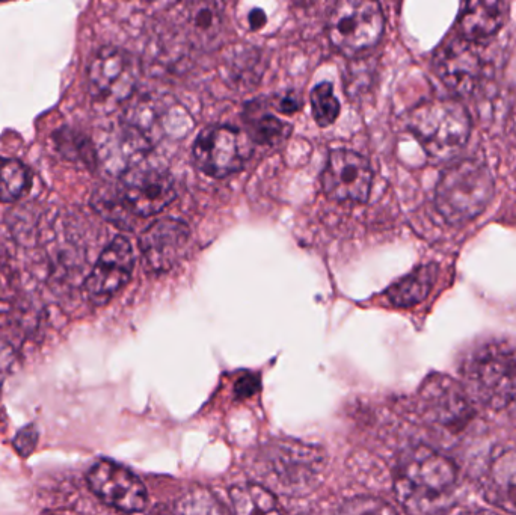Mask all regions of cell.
<instances>
[{
	"label": "cell",
	"mask_w": 516,
	"mask_h": 515,
	"mask_svg": "<svg viewBox=\"0 0 516 515\" xmlns=\"http://www.w3.org/2000/svg\"><path fill=\"white\" fill-rule=\"evenodd\" d=\"M189 241V229L177 219H160L141 236L145 262L153 271H168L182 259Z\"/></svg>",
	"instance_id": "obj_14"
},
{
	"label": "cell",
	"mask_w": 516,
	"mask_h": 515,
	"mask_svg": "<svg viewBox=\"0 0 516 515\" xmlns=\"http://www.w3.org/2000/svg\"><path fill=\"white\" fill-rule=\"evenodd\" d=\"M251 153L252 145L248 136L227 126L204 130L194 145L195 164L207 176L216 179L242 170Z\"/></svg>",
	"instance_id": "obj_7"
},
{
	"label": "cell",
	"mask_w": 516,
	"mask_h": 515,
	"mask_svg": "<svg viewBox=\"0 0 516 515\" xmlns=\"http://www.w3.org/2000/svg\"><path fill=\"white\" fill-rule=\"evenodd\" d=\"M174 198V180L162 168L138 162L120 176L118 200L132 215H156Z\"/></svg>",
	"instance_id": "obj_6"
},
{
	"label": "cell",
	"mask_w": 516,
	"mask_h": 515,
	"mask_svg": "<svg viewBox=\"0 0 516 515\" xmlns=\"http://www.w3.org/2000/svg\"><path fill=\"white\" fill-rule=\"evenodd\" d=\"M341 515H397V512L384 500L376 497H357L346 503L341 509Z\"/></svg>",
	"instance_id": "obj_25"
},
{
	"label": "cell",
	"mask_w": 516,
	"mask_h": 515,
	"mask_svg": "<svg viewBox=\"0 0 516 515\" xmlns=\"http://www.w3.org/2000/svg\"><path fill=\"white\" fill-rule=\"evenodd\" d=\"M251 126V136L254 141L260 144H275V142L283 141L289 135V126L272 117V115H260V117L251 118L249 121Z\"/></svg>",
	"instance_id": "obj_24"
},
{
	"label": "cell",
	"mask_w": 516,
	"mask_h": 515,
	"mask_svg": "<svg viewBox=\"0 0 516 515\" xmlns=\"http://www.w3.org/2000/svg\"><path fill=\"white\" fill-rule=\"evenodd\" d=\"M485 494L492 505L516 515V452L498 455L485 479Z\"/></svg>",
	"instance_id": "obj_18"
},
{
	"label": "cell",
	"mask_w": 516,
	"mask_h": 515,
	"mask_svg": "<svg viewBox=\"0 0 516 515\" xmlns=\"http://www.w3.org/2000/svg\"><path fill=\"white\" fill-rule=\"evenodd\" d=\"M11 364H13V351L10 346L0 342V384L10 372Z\"/></svg>",
	"instance_id": "obj_26"
},
{
	"label": "cell",
	"mask_w": 516,
	"mask_h": 515,
	"mask_svg": "<svg viewBox=\"0 0 516 515\" xmlns=\"http://www.w3.org/2000/svg\"><path fill=\"white\" fill-rule=\"evenodd\" d=\"M174 509L179 515H228L221 502L206 490L191 491Z\"/></svg>",
	"instance_id": "obj_23"
},
{
	"label": "cell",
	"mask_w": 516,
	"mask_h": 515,
	"mask_svg": "<svg viewBox=\"0 0 516 515\" xmlns=\"http://www.w3.org/2000/svg\"><path fill=\"white\" fill-rule=\"evenodd\" d=\"M268 475L287 493L305 491L320 473L319 452L299 443H278L266 454Z\"/></svg>",
	"instance_id": "obj_11"
},
{
	"label": "cell",
	"mask_w": 516,
	"mask_h": 515,
	"mask_svg": "<svg viewBox=\"0 0 516 515\" xmlns=\"http://www.w3.org/2000/svg\"><path fill=\"white\" fill-rule=\"evenodd\" d=\"M31 179L22 162L16 159L0 158V201L13 203L26 194Z\"/></svg>",
	"instance_id": "obj_21"
},
{
	"label": "cell",
	"mask_w": 516,
	"mask_h": 515,
	"mask_svg": "<svg viewBox=\"0 0 516 515\" xmlns=\"http://www.w3.org/2000/svg\"><path fill=\"white\" fill-rule=\"evenodd\" d=\"M435 70L450 90L464 96L476 90L482 62L474 43L462 37L453 38L438 49Z\"/></svg>",
	"instance_id": "obj_13"
},
{
	"label": "cell",
	"mask_w": 516,
	"mask_h": 515,
	"mask_svg": "<svg viewBox=\"0 0 516 515\" xmlns=\"http://www.w3.org/2000/svg\"><path fill=\"white\" fill-rule=\"evenodd\" d=\"M150 515H179L177 514L176 509H169L166 506H157L156 509L151 511Z\"/></svg>",
	"instance_id": "obj_29"
},
{
	"label": "cell",
	"mask_w": 516,
	"mask_h": 515,
	"mask_svg": "<svg viewBox=\"0 0 516 515\" xmlns=\"http://www.w3.org/2000/svg\"><path fill=\"white\" fill-rule=\"evenodd\" d=\"M298 109V97L286 96L278 99V111L284 112V114H292V112L298 111Z\"/></svg>",
	"instance_id": "obj_27"
},
{
	"label": "cell",
	"mask_w": 516,
	"mask_h": 515,
	"mask_svg": "<svg viewBox=\"0 0 516 515\" xmlns=\"http://www.w3.org/2000/svg\"><path fill=\"white\" fill-rule=\"evenodd\" d=\"M507 5L494 0H477L464 5L459 17V34L470 43H479L500 31L506 22Z\"/></svg>",
	"instance_id": "obj_16"
},
{
	"label": "cell",
	"mask_w": 516,
	"mask_h": 515,
	"mask_svg": "<svg viewBox=\"0 0 516 515\" xmlns=\"http://www.w3.org/2000/svg\"><path fill=\"white\" fill-rule=\"evenodd\" d=\"M138 75V61L129 52L105 47L91 61L88 85L97 102L117 105L132 96Z\"/></svg>",
	"instance_id": "obj_8"
},
{
	"label": "cell",
	"mask_w": 516,
	"mask_h": 515,
	"mask_svg": "<svg viewBox=\"0 0 516 515\" xmlns=\"http://www.w3.org/2000/svg\"><path fill=\"white\" fill-rule=\"evenodd\" d=\"M456 476L455 464L449 458L418 446L400 458L396 494L409 511H430L452 493Z\"/></svg>",
	"instance_id": "obj_1"
},
{
	"label": "cell",
	"mask_w": 516,
	"mask_h": 515,
	"mask_svg": "<svg viewBox=\"0 0 516 515\" xmlns=\"http://www.w3.org/2000/svg\"><path fill=\"white\" fill-rule=\"evenodd\" d=\"M249 28L257 29L263 28L266 23V14L262 10H252L248 17Z\"/></svg>",
	"instance_id": "obj_28"
},
{
	"label": "cell",
	"mask_w": 516,
	"mask_h": 515,
	"mask_svg": "<svg viewBox=\"0 0 516 515\" xmlns=\"http://www.w3.org/2000/svg\"><path fill=\"white\" fill-rule=\"evenodd\" d=\"M467 392L486 407L503 410L516 401V351L504 342L483 343L464 364Z\"/></svg>",
	"instance_id": "obj_4"
},
{
	"label": "cell",
	"mask_w": 516,
	"mask_h": 515,
	"mask_svg": "<svg viewBox=\"0 0 516 515\" xmlns=\"http://www.w3.org/2000/svg\"><path fill=\"white\" fill-rule=\"evenodd\" d=\"M461 515H497V514H494V512H489V511H468V512H464V514H461Z\"/></svg>",
	"instance_id": "obj_30"
},
{
	"label": "cell",
	"mask_w": 516,
	"mask_h": 515,
	"mask_svg": "<svg viewBox=\"0 0 516 515\" xmlns=\"http://www.w3.org/2000/svg\"><path fill=\"white\" fill-rule=\"evenodd\" d=\"M384 26V14L376 2L341 0L329 14L326 29L335 49L355 55L376 46Z\"/></svg>",
	"instance_id": "obj_5"
},
{
	"label": "cell",
	"mask_w": 516,
	"mask_h": 515,
	"mask_svg": "<svg viewBox=\"0 0 516 515\" xmlns=\"http://www.w3.org/2000/svg\"><path fill=\"white\" fill-rule=\"evenodd\" d=\"M435 265L421 266L388 289V300L397 307H411L426 300L437 280Z\"/></svg>",
	"instance_id": "obj_19"
},
{
	"label": "cell",
	"mask_w": 516,
	"mask_h": 515,
	"mask_svg": "<svg viewBox=\"0 0 516 515\" xmlns=\"http://www.w3.org/2000/svg\"><path fill=\"white\" fill-rule=\"evenodd\" d=\"M179 23L189 43L195 47H212L219 41L222 14L218 4L192 2L180 11Z\"/></svg>",
	"instance_id": "obj_17"
},
{
	"label": "cell",
	"mask_w": 516,
	"mask_h": 515,
	"mask_svg": "<svg viewBox=\"0 0 516 515\" xmlns=\"http://www.w3.org/2000/svg\"><path fill=\"white\" fill-rule=\"evenodd\" d=\"M409 129L435 162L456 158L470 138V115L453 99L421 103L409 115Z\"/></svg>",
	"instance_id": "obj_3"
},
{
	"label": "cell",
	"mask_w": 516,
	"mask_h": 515,
	"mask_svg": "<svg viewBox=\"0 0 516 515\" xmlns=\"http://www.w3.org/2000/svg\"><path fill=\"white\" fill-rule=\"evenodd\" d=\"M494 197V177L483 162L462 159L444 171L435 189V204L447 223H468Z\"/></svg>",
	"instance_id": "obj_2"
},
{
	"label": "cell",
	"mask_w": 516,
	"mask_h": 515,
	"mask_svg": "<svg viewBox=\"0 0 516 515\" xmlns=\"http://www.w3.org/2000/svg\"><path fill=\"white\" fill-rule=\"evenodd\" d=\"M230 497L231 515H283L274 494L260 485H239Z\"/></svg>",
	"instance_id": "obj_20"
},
{
	"label": "cell",
	"mask_w": 516,
	"mask_h": 515,
	"mask_svg": "<svg viewBox=\"0 0 516 515\" xmlns=\"http://www.w3.org/2000/svg\"><path fill=\"white\" fill-rule=\"evenodd\" d=\"M88 484L100 500L118 511L138 512L147 505V491L138 476L112 461L94 464Z\"/></svg>",
	"instance_id": "obj_10"
},
{
	"label": "cell",
	"mask_w": 516,
	"mask_h": 515,
	"mask_svg": "<svg viewBox=\"0 0 516 515\" xmlns=\"http://www.w3.org/2000/svg\"><path fill=\"white\" fill-rule=\"evenodd\" d=\"M372 180L369 162L351 150L332 152L322 173L323 191L340 203H366Z\"/></svg>",
	"instance_id": "obj_9"
},
{
	"label": "cell",
	"mask_w": 516,
	"mask_h": 515,
	"mask_svg": "<svg viewBox=\"0 0 516 515\" xmlns=\"http://www.w3.org/2000/svg\"><path fill=\"white\" fill-rule=\"evenodd\" d=\"M311 109H313L314 120L319 126L326 127L337 120L340 115V103L329 82H322L311 91Z\"/></svg>",
	"instance_id": "obj_22"
},
{
	"label": "cell",
	"mask_w": 516,
	"mask_h": 515,
	"mask_svg": "<svg viewBox=\"0 0 516 515\" xmlns=\"http://www.w3.org/2000/svg\"><path fill=\"white\" fill-rule=\"evenodd\" d=\"M135 256L130 242L123 236L115 238L100 254L96 266L86 278V295L94 304H106L118 290L126 286L132 275Z\"/></svg>",
	"instance_id": "obj_12"
},
{
	"label": "cell",
	"mask_w": 516,
	"mask_h": 515,
	"mask_svg": "<svg viewBox=\"0 0 516 515\" xmlns=\"http://www.w3.org/2000/svg\"><path fill=\"white\" fill-rule=\"evenodd\" d=\"M427 414L444 426L464 425L470 416L467 396L449 378H435L423 390Z\"/></svg>",
	"instance_id": "obj_15"
}]
</instances>
